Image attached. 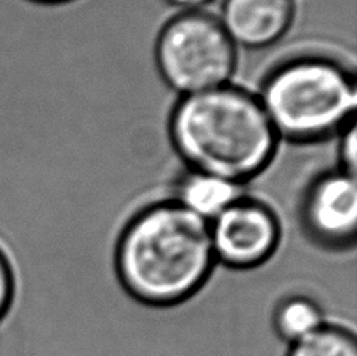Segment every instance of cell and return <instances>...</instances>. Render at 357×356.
Here are the masks:
<instances>
[{"mask_svg":"<svg viewBox=\"0 0 357 356\" xmlns=\"http://www.w3.org/2000/svg\"><path fill=\"white\" fill-rule=\"evenodd\" d=\"M324 325L323 313L309 297L293 295L279 303L274 314V327L280 338L295 342L307 338Z\"/></svg>","mask_w":357,"mask_h":356,"instance_id":"9","label":"cell"},{"mask_svg":"<svg viewBox=\"0 0 357 356\" xmlns=\"http://www.w3.org/2000/svg\"><path fill=\"white\" fill-rule=\"evenodd\" d=\"M33 2H38V3H65V2H69V0H33Z\"/></svg>","mask_w":357,"mask_h":356,"instance_id":"14","label":"cell"},{"mask_svg":"<svg viewBox=\"0 0 357 356\" xmlns=\"http://www.w3.org/2000/svg\"><path fill=\"white\" fill-rule=\"evenodd\" d=\"M301 220L318 245L331 250L353 246L357 234L356 175L337 168L318 176L304 195Z\"/></svg>","mask_w":357,"mask_h":356,"instance_id":"6","label":"cell"},{"mask_svg":"<svg viewBox=\"0 0 357 356\" xmlns=\"http://www.w3.org/2000/svg\"><path fill=\"white\" fill-rule=\"evenodd\" d=\"M155 63L165 84L188 96L231 84L238 49L216 16L181 11L158 31Z\"/></svg>","mask_w":357,"mask_h":356,"instance_id":"4","label":"cell"},{"mask_svg":"<svg viewBox=\"0 0 357 356\" xmlns=\"http://www.w3.org/2000/svg\"><path fill=\"white\" fill-rule=\"evenodd\" d=\"M210 239L216 262L251 270L274 256L282 226L270 206L243 195L210 221Z\"/></svg>","mask_w":357,"mask_h":356,"instance_id":"5","label":"cell"},{"mask_svg":"<svg viewBox=\"0 0 357 356\" xmlns=\"http://www.w3.org/2000/svg\"><path fill=\"white\" fill-rule=\"evenodd\" d=\"M259 99L279 140L314 143L354 123V73L326 55H299L266 75Z\"/></svg>","mask_w":357,"mask_h":356,"instance_id":"3","label":"cell"},{"mask_svg":"<svg viewBox=\"0 0 357 356\" xmlns=\"http://www.w3.org/2000/svg\"><path fill=\"white\" fill-rule=\"evenodd\" d=\"M168 131L188 170L243 187L270 167L280 142L257 94L232 84L178 98Z\"/></svg>","mask_w":357,"mask_h":356,"instance_id":"2","label":"cell"},{"mask_svg":"<svg viewBox=\"0 0 357 356\" xmlns=\"http://www.w3.org/2000/svg\"><path fill=\"white\" fill-rule=\"evenodd\" d=\"M243 186L225 179V177L187 170L177 182L176 201L206 221L215 220L218 215L245 195Z\"/></svg>","mask_w":357,"mask_h":356,"instance_id":"8","label":"cell"},{"mask_svg":"<svg viewBox=\"0 0 357 356\" xmlns=\"http://www.w3.org/2000/svg\"><path fill=\"white\" fill-rule=\"evenodd\" d=\"M165 2L176 6L181 11H204V8L213 3L215 0H165Z\"/></svg>","mask_w":357,"mask_h":356,"instance_id":"13","label":"cell"},{"mask_svg":"<svg viewBox=\"0 0 357 356\" xmlns=\"http://www.w3.org/2000/svg\"><path fill=\"white\" fill-rule=\"evenodd\" d=\"M339 143V162L340 170L347 173L356 175V157H357V132H356V121L347 126L340 133Z\"/></svg>","mask_w":357,"mask_h":356,"instance_id":"11","label":"cell"},{"mask_svg":"<svg viewBox=\"0 0 357 356\" xmlns=\"http://www.w3.org/2000/svg\"><path fill=\"white\" fill-rule=\"evenodd\" d=\"M289 356H357V341L345 328L323 325L291 344Z\"/></svg>","mask_w":357,"mask_h":356,"instance_id":"10","label":"cell"},{"mask_svg":"<svg viewBox=\"0 0 357 356\" xmlns=\"http://www.w3.org/2000/svg\"><path fill=\"white\" fill-rule=\"evenodd\" d=\"M15 298V273L8 256L0 248V320L8 313Z\"/></svg>","mask_w":357,"mask_h":356,"instance_id":"12","label":"cell"},{"mask_svg":"<svg viewBox=\"0 0 357 356\" xmlns=\"http://www.w3.org/2000/svg\"><path fill=\"white\" fill-rule=\"evenodd\" d=\"M295 0H222L220 22L237 49H266L290 30Z\"/></svg>","mask_w":357,"mask_h":356,"instance_id":"7","label":"cell"},{"mask_svg":"<svg viewBox=\"0 0 357 356\" xmlns=\"http://www.w3.org/2000/svg\"><path fill=\"white\" fill-rule=\"evenodd\" d=\"M216 264L210 223L181 202H152L119 234L114 269L123 288L149 306H174L202 289Z\"/></svg>","mask_w":357,"mask_h":356,"instance_id":"1","label":"cell"}]
</instances>
